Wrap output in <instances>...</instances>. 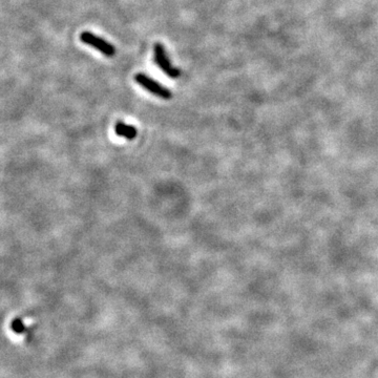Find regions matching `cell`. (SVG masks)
Wrapping results in <instances>:
<instances>
[{
	"label": "cell",
	"mask_w": 378,
	"mask_h": 378,
	"mask_svg": "<svg viewBox=\"0 0 378 378\" xmlns=\"http://www.w3.org/2000/svg\"><path fill=\"white\" fill-rule=\"evenodd\" d=\"M115 133L119 137L125 138V139H128V140H133V139H135L137 137L138 131L135 128V126H133V125L126 124V123H124L122 121H118L115 124Z\"/></svg>",
	"instance_id": "277c9868"
},
{
	"label": "cell",
	"mask_w": 378,
	"mask_h": 378,
	"mask_svg": "<svg viewBox=\"0 0 378 378\" xmlns=\"http://www.w3.org/2000/svg\"><path fill=\"white\" fill-rule=\"evenodd\" d=\"M135 81L139 84L140 87H142L150 94L161 98V99H164V100L172 99L173 93L171 90H168L167 88L163 87L161 83H159L155 79L148 77L145 74H142V73L137 74L135 76Z\"/></svg>",
	"instance_id": "6da1fadb"
},
{
	"label": "cell",
	"mask_w": 378,
	"mask_h": 378,
	"mask_svg": "<svg viewBox=\"0 0 378 378\" xmlns=\"http://www.w3.org/2000/svg\"><path fill=\"white\" fill-rule=\"evenodd\" d=\"M153 53H155V62L163 73H165L168 77L173 79L179 78L181 76V72L171 63L166 55L165 49L160 42H158V44H156L155 47H153Z\"/></svg>",
	"instance_id": "3957f363"
},
{
	"label": "cell",
	"mask_w": 378,
	"mask_h": 378,
	"mask_svg": "<svg viewBox=\"0 0 378 378\" xmlns=\"http://www.w3.org/2000/svg\"><path fill=\"white\" fill-rule=\"evenodd\" d=\"M80 40L83 44L96 49L98 52L106 56V57H113V56L116 55V49L113 45L109 44L105 39L93 34L92 32H82L80 34Z\"/></svg>",
	"instance_id": "7a4b0ae2"
}]
</instances>
